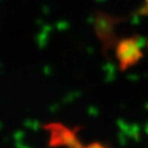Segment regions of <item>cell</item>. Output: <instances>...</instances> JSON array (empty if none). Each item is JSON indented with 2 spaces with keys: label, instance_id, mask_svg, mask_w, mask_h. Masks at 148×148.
<instances>
[{
  "label": "cell",
  "instance_id": "cell-1",
  "mask_svg": "<svg viewBox=\"0 0 148 148\" xmlns=\"http://www.w3.org/2000/svg\"><path fill=\"white\" fill-rule=\"evenodd\" d=\"M49 133V146H66L68 148H83L76 138V132L61 123H49L44 127Z\"/></svg>",
  "mask_w": 148,
  "mask_h": 148
},
{
  "label": "cell",
  "instance_id": "cell-2",
  "mask_svg": "<svg viewBox=\"0 0 148 148\" xmlns=\"http://www.w3.org/2000/svg\"><path fill=\"white\" fill-rule=\"evenodd\" d=\"M116 57L121 70H125L136 64L142 57L138 42L134 39H125L119 42L116 49Z\"/></svg>",
  "mask_w": 148,
  "mask_h": 148
},
{
  "label": "cell",
  "instance_id": "cell-3",
  "mask_svg": "<svg viewBox=\"0 0 148 148\" xmlns=\"http://www.w3.org/2000/svg\"><path fill=\"white\" fill-rule=\"evenodd\" d=\"M83 148H107L104 144L100 143V142H92V143L86 145Z\"/></svg>",
  "mask_w": 148,
  "mask_h": 148
}]
</instances>
